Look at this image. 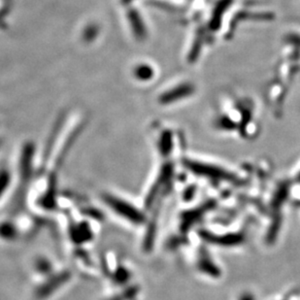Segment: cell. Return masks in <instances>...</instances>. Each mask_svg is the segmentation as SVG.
Listing matches in <instances>:
<instances>
[{
	"instance_id": "3957f363",
	"label": "cell",
	"mask_w": 300,
	"mask_h": 300,
	"mask_svg": "<svg viewBox=\"0 0 300 300\" xmlns=\"http://www.w3.org/2000/svg\"><path fill=\"white\" fill-rule=\"evenodd\" d=\"M111 205L114 207L115 211L119 212L120 214L124 215L125 217H127L130 220H138L139 216H136L137 213L133 209L130 210V206L125 204L124 202H120L119 199H112L111 201Z\"/></svg>"
},
{
	"instance_id": "277c9868",
	"label": "cell",
	"mask_w": 300,
	"mask_h": 300,
	"mask_svg": "<svg viewBox=\"0 0 300 300\" xmlns=\"http://www.w3.org/2000/svg\"><path fill=\"white\" fill-rule=\"evenodd\" d=\"M8 183H9V176H8V174H6L5 172L1 173L0 174V196L2 195V193L5 190L6 187L8 186Z\"/></svg>"
},
{
	"instance_id": "6da1fadb",
	"label": "cell",
	"mask_w": 300,
	"mask_h": 300,
	"mask_svg": "<svg viewBox=\"0 0 300 300\" xmlns=\"http://www.w3.org/2000/svg\"><path fill=\"white\" fill-rule=\"evenodd\" d=\"M300 72V29H291L282 36L274 78L267 87V100L276 111L282 108L292 83Z\"/></svg>"
},
{
	"instance_id": "7a4b0ae2",
	"label": "cell",
	"mask_w": 300,
	"mask_h": 300,
	"mask_svg": "<svg viewBox=\"0 0 300 300\" xmlns=\"http://www.w3.org/2000/svg\"><path fill=\"white\" fill-rule=\"evenodd\" d=\"M257 105L249 95L229 92L220 98L219 108L215 114V125L223 131L243 129L248 136L255 132L250 126L257 128Z\"/></svg>"
}]
</instances>
